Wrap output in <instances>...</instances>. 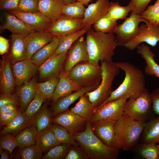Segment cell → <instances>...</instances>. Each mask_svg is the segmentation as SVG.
<instances>
[{"label": "cell", "mask_w": 159, "mask_h": 159, "mask_svg": "<svg viewBox=\"0 0 159 159\" xmlns=\"http://www.w3.org/2000/svg\"><path fill=\"white\" fill-rule=\"evenodd\" d=\"M116 63L124 71L125 77L122 83L103 103L120 98H136L146 89L145 77L140 69L127 62Z\"/></svg>", "instance_id": "6da1fadb"}, {"label": "cell", "mask_w": 159, "mask_h": 159, "mask_svg": "<svg viewBox=\"0 0 159 159\" xmlns=\"http://www.w3.org/2000/svg\"><path fill=\"white\" fill-rule=\"evenodd\" d=\"M86 41L89 55L88 62L99 66V62L112 60L118 46L114 33L94 31L91 28L86 32Z\"/></svg>", "instance_id": "7a4b0ae2"}, {"label": "cell", "mask_w": 159, "mask_h": 159, "mask_svg": "<svg viewBox=\"0 0 159 159\" xmlns=\"http://www.w3.org/2000/svg\"><path fill=\"white\" fill-rule=\"evenodd\" d=\"M73 135L89 159H117L120 149L105 145L94 134L90 122L84 131Z\"/></svg>", "instance_id": "3957f363"}, {"label": "cell", "mask_w": 159, "mask_h": 159, "mask_svg": "<svg viewBox=\"0 0 159 159\" xmlns=\"http://www.w3.org/2000/svg\"><path fill=\"white\" fill-rule=\"evenodd\" d=\"M145 122L135 121L124 115L116 121L114 129L120 149H133L138 144Z\"/></svg>", "instance_id": "277c9868"}, {"label": "cell", "mask_w": 159, "mask_h": 159, "mask_svg": "<svg viewBox=\"0 0 159 159\" xmlns=\"http://www.w3.org/2000/svg\"><path fill=\"white\" fill-rule=\"evenodd\" d=\"M101 64L102 76L100 84L95 90L85 94L95 109L102 104L110 96L113 91V81L119 73L120 69L112 60L101 62Z\"/></svg>", "instance_id": "5b68a950"}, {"label": "cell", "mask_w": 159, "mask_h": 159, "mask_svg": "<svg viewBox=\"0 0 159 159\" xmlns=\"http://www.w3.org/2000/svg\"><path fill=\"white\" fill-rule=\"evenodd\" d=\"M153 112L150 93L146 89L136 98L127 100L123 115L135 121L146 122L153 117Z\"/></svg>", "instance_id": "8992f818"}, {"label": "cell", "mask_w": 159, "mask_h": 159, "mask_svg": "<svg viewBox=\"0 0 159 159\" xmlns=\"http://www.w3.org/2000/svg\"><path fill=\"white\" fill-rule=\"evenodd\" d=\"M69 78L81 87L100 84L102 80L101 66H95L88 62L77 64L69 72Z\"/></svg>", "instance_id": "52a82bcc"}, {"label": "cell", "mask_w": 159, "mask_h": 159, "mask_svg": "<svg viewBox=\"0 0 159 159\" xmlns=\"http://www.w3.org/2000/svg\"><path fill=\"white\" fill-rule=\"evenodd\" d=\"M145 24L149 22L140 14L131 13L130 16L121 24L117 25L114 33L116 34V38L119 46L124 47L131 40L135 38L139 32V25L142 22Z\"/></svg>", "instance_id": "ba28073f"}, {"label": "cell", "mask_w": 159, "mask_h": 159, "mask_svg": "<svg viewBox=\"0 0 159 159\" xmlns=\"http://www.w3.org/2000/svg\"><path fill=\"white\" fill-rule=\"evenodd\" d=\"M127 99L120 98L103 103L94 109L90 123L105 119L116 121L123 115L124 106Z\"/></svg>", "instance_id": "9c48e42d"}, {"label": "cell", "mask_w": 159, "mask_h": 159, "mask_svg": "<svg viewBox=\"0 0 159 159\" xmlns=\"http://www.w3.org/2000/svg\"><path fill=\"white\" fill-rule=\"evenodd\" d=\"M89 55L86 39L83 36L77 39L68 49L63 69L66 73L78 63L88 62Z\"/></svg>", "instance_id": "30bf717a"}, {"label": "cell", "mask_w": 159, "mask_h": 159, "mask_svg": "<svg viewBox=\"0 0 159 159\" xmlns=\"http://www.w3.org/2000/svg\"><path fill=\"white\" fill-rule=\"evenodd\" d=\"M139 27L140 31L135 38L126 44L124 47L132 50L145 42L152 47H155L159 42V26L150 23L142 24Z\"/></svg>", "instance_id": "8fae6325"}, {"label": "cell", "mask_w": 159, "mask_h": 159, "mask_svg": "<svg viewBox=\"0 0 159 159\" xmlns=\"http://www.w3.org/2000/svg\"><path fill=\"white\" fill-rule=\"evenodd\" d=\"M52 123L66 128L72 135L84 131L86 127L85 119L74 113L70 109L56 115L52 118Z\"/></svg>", "instance_id": "7c38bea8"}, {"label": "cell", "mask_w": 159, "mask_h": 159, "mask_svg": "<svg viewBox=\"0 0 159 159\" xmlns=\"http://www.w3.org/2000/svg\"><path fill=\"white\" fill-rule=\"evenodd\" d=\"M116 121L112 119H105L90 123L94 134L105 145L110 148L120 149L114 129Z\"/></svg>", "instance_id": "4fadbf2b"}, {"label": "cell", "mask_w": 159, "mask_h": 159, "mask_svg": "<svg viewBox=\"0 0 159 159\" xmlns=\"http://www.w3.org/2000/svg\"><path fill=\"white\" fill-rule=\"evenodd\" d=\"M83 29L82 20L72 19L62 15L53 22L47 31L54 37H61Z\"/></svg>", "instance_id": "5bb4252c"}, {"label": "cell", "mask_w": 159, "mask_h": 159, "mask_svg": "<svg viewBox=\"0 0 159 159\" xmlns=\"http://www.w3.org/2000/svg\"><path fill=\"white\" fill-rule=\"evenodd\" d=\"M8 12L16 16L36 31H47L53 22L39 11L28 13L14 10Z\"/></svg>", "instance_id": "9a60e30c"}, {"label": "cell", "mask_w": 159, "mask_h": 159, "mask_svg": "<svg viewBox=\"0 0 159 159\" xmlns=\"http://www.w3.org/2000/svg\"><path fill=\"white\" fill-rule=\"evenodd\" d=\"M67 52L53 55L39 67V77L41 80H48L59 77L63 69Z\"/></svg>", "instance_id": "2e32d148"}, {"label": "cell", "mask_w": 159, "mask_h": 159, "mask_svg": "<svg viewBox=\"0 0 159 159\" xmlns=\"http://www.w3.org/2000/svg\"><path fill=\"white\" fill-rule=\"evenodd\" d=\"M39 67L33 63L30 59L27 58L12 64L11 68L16 85L20 86L31 80L38 70Z\"/></svg>", "instance_id": "e0dca14e"}, {"label": "cell", "mask_w": 159, "mask_h": 159, "mask_svg": "<svg viewBox=\"0 0 159 159\" xmlns=\"http://www.w3.org/2000/svg\"><path fill=\"white\" fill-rule=\"evenodd\" d=\"M110 4L109 0H97L89 5L82 20L83 29H89L96 21L107 15Z\"/></svg>", "instance_id": "ac0fdd59"}, {"label": "cell", "mask_w": 159, "mask_h": 159, "mask_svg": "<svg viewBox=\"0 0 159 159\" xmlns=\"http://www.w3.org/2000/svg\"><path fill=\"white\" fill-rule=\"evenodd\" d=\"M100 84H96L80 89L58 99L52 105L51 112L54 116L63 112L68 109L69 107L83 95L95 90Z\"/></svg>", "instance_id": "d6986e66"}, {"label": "cell", "mask_w": 159, "mask_h": 159, "mask_svg": "<svg viewBox=\"0 0 159 159\" xmlns=\"http://www.w3.org/2000/svg\"><path fill=\"white\" fill-rule=\"evenodd\" d=\"M54 37L47 31H36L28 34L25 37L27 58L30 59L35 52L51 42Z\"/></svg>", "instance_id": "ffe728a7"}, {"label": "cell", "mask_w": 159, "mask_h": 159, "mask_svg": "<svg viewBox=\"0 0 159 159\" xmlns=\"http://www.w3.org/2000/svg\"><path fill=\"white\" fill-rule=\"evenodd\" d=\"M8 56L3 57L0 67L1 89L3 94H12L15 84V79Z\"/></svg>", "instance_id": "44dd1931"}, {"label": "cell", "mask_w": 159, "mask_h": 159, "mask_svg": "<svg viewBox=\"0 0 159 159\" xmlns=\"http://www.w3.org/2000/svg\"><path fill=\"white\" fill-rule=\"evenodd\" d=\"M59 80L51 99L52 105L60 98L77 90L81 87L77 84L69 77L63 69L59 75Z\"/></svg>", "instance_id": "7402d4cb"}, {"label": "cell", "mask_w": 159, "mask_h": 159, "mask_svg": "<svg viewBox=\"0 0 159 159\" xmlns=\"http://www.w3.org/2000/svg\"><path fill=\"white\" fill-rule=\"evenodd\" d=\"M1 29H7L12 34H19L26 37L30 33L36 31L14 15L8 12L5 15V20Z\"/></svg>", "instance_id": "603a6c76"}, {"label": "cell", "mask_w": 159, "mask_h": 159, "mask_svg": "<svg viewBox=\"0 0 159 159\" xmlns=\"http://www.w3.org/2000/svg\"><path fill=\"white\" fill-rule=\"evenodd\" d=\"M11 37V47L10 53L8 56L10 63L13 64L27 59L26 37L21 35L12 34Z\"/></svg>", "instance_id": "cb8c5ba5"}, {"label": "cell", "mask_w": 159, "mask_h": 159, "mask_svg": "<svg viewBox=\"0 0 159 159\" xmlns=\"http://www.w3.org/2000/svg\"><path fill=\"white\" fill-rule=\"evenodd\" d=\"M64 5V0H39L38 9L54 22L62 16Z\"/></svg>", "instance_id": "d4e9b609"}, {"label": "cell", "mask_w": 159, "mask_h": 159, "mask_svg": "<svg viewBox=\"0 0 159 159\" xmlns=\"http://www.w3.org/2000/svg\"><path fill=\"white\" fill-rule=\"evenodd\" d=\"M138 53L145 60L146 64L145 73L148 75L154 76L159 78V64L155 62V55L150 47L144 44H140L137 47Z\"/></svg>", "instance_id": "484cf974"}, {"label": "cell", "mask_w": 159, "mask_h": 159, "mask_svg": "<svg viewBox=\"0 0 159 159\" xmlns=\"http://www.w3.org/2000/svg\"><path fill=\"white\" fill-rule=\"evenodd\" d=\"M37 82L34 78L20 86L17 91L20 102V110L24 112L34 97L37 92Z\"/></svg>", "instance_id": "4316f807"}, {"label": "cell", "mask_w": 159, "mask_h": 159, "mask_svg": "<svg viewBox=\"0 0 159 159\" xmlns=\"http://www.w3.org/2000/svg\"><path fill=\"white\" fill-rule=\"evenodd\" d=\"M33 119L26 115L20 110L18 114L0 132L1 136L7 133L15 136L25 128L33 124Z\"/></svg>", "instance_id": "83f0119b"}, {"label": "cell", "mask_w": 159, "mask_h": 159, "mask_svg": "<svg viewBox=\"0 0 159 159\" xmlns=\"http://www.w3.org/2000/svg\"><path fill=\"white\" fill-rule=\"evenodd\" d=\"M140 139L141 143H159V116L145 122Z\"/></svg>", "instance_id": "f1b7e54d"}, {"label": "cell", "mask_w": 159, "mask_h": 159, "mask_svg": "<svg viewBox=\"0 0 159 159\" xmlns=\"http://www.w3.org/2000/svg\"><path fill=\"white\" fill-rule=\"evenodd\" d=\"M60 143L55 135L52 125L37 133L35 144L44 152H47L54 147Z\"/></svg>", "instance_id": "f546056e"}, {"label": "cell", "mask_w": 159, "mask_h": 159, "mask_svg": "<svg viewBox=\"0 0 159 159\" xmlns=\"http://www.w3.org/2000/svg\"><path fill=\"white\" fill-rule=\"evenodd\" d=\"M60 37H54L50 42L35 52L30 59L34 63L39 66L54 55L59 42Z\"/></svg>", "instance_id": "4dcf8cb0"}, {"label": "cell", "mask_w": 159, "mask_h": 159, "mask_svg": "<svg viewBox=\"0 0 159 159\" xmlns=\"http://www.w3.org/2000/svg\"><path fill=\"white\" fill-rule=\"evenodd\" d=\"M94 109L92 103L85 94L81 96L75 105L70 109L74 113L90 122L92 117Z\"/></svg>", "instance_id": "1f68e13d"}, {"label": "cell", "mask_w": 159, "mask_h": 159, "mask_svg": "<svg viewBox=\"0 0 159 159\" xmlns=\"http://www.w3.org/2000/svg\"><path fill=\"white\" fill-rule=\"evenodd\" d=\"M52 114L45 103L32 117L33 125L37 128L38 132L50 126L52 123Z\"/></svg>", "instance_id": "d6a6232c"}, {"label": "cell", "mask_w": 159, "mask_h": 159, "mask_svg": "<svg viewBox=\"0 0 159 159\" xmlns=\"http://www.w3.org/2000/svg\"><path fill=\"white\" fill-rule=\"evenodd\" d=\"M37 129L33 125L21 131L15 136L17 147L20 148L35 144Z\"/></svg>", "instance_id": "836d02e7"}, {"label": "cell", "mask_w": 159, "mask_h": 159, "mask_svg": "<svg viewBox=\"0 0 159 159\" xmlns=\"http://www.w3.org/2000/svg\"><path fill=\"white\" fill-rule=\"evenodd\" d=\"M137 157L143 159H158L157 144L153 143L138 144L133 149Z\"/></svg>", "instance_id": "e575fe53"}, {"label": "cell", "mask_w": 159, "mask_h": 159, "mask_svg": "<svg viewBox=\"0 0 159 159\" xmlns=\"http://www.w3.org/2000/svg\"><path fill=\"white\" fill-rule=\"evenodd\" d=\"M89 29H83L70 35L59 37V44L54 55L67 52L72 44L86 33Z\"/></svg>", "instance_id": "d590c367"}, {"label": "cell", "mask_w": 159, "mask_h": 159, "mask_svg": "<svg viewBox=\"0 0 159 159\" xmlns=\"http://www.w3.org/2000/svg\"><path fill=\"white\" fill-rule=\"evenodd\" d=\"M84 5L77 1L71 4H64L62 10V15L72 19L82 20L86 9Z\"/></svg>", "instance_id": "8d00e7d4"}, {"label": "cell", "mask_w": 159, "mask_h": 159, "mask_svg": "<svg viewBox=\"0 0 159 159\" xmlns=\"http://www.w3.org/2000/svg\"><path fill=\"white\" fill-rule=\"evenodd\" d=\"M130 11L131 9L128 4L127 6H122L120 5L118 2H110L107 15L116 21L118 19L125 20Z\"/></svg>", "instance_id": "74e56055"}, {"label": "cell", "mask_w": 159, "mask_h": 159, "mask_svg": "<svg viewBox=\"0 0 159 159\" xmlns=\"http://www.w3.org/2000/svg\"><path fill=\"white\" fill-rule=\"evenodd\" d=\"M117 25V21L106 15L96 21L92 25L95 31L106 33H114Z\"/></svg>", "instance_id": "f35d334b"}, {"label": "cell", "mask_w": 159, "mask_h": 159, "mask_svg": "<svg viewBox=\"0 0 159 159\" xmlns=\"http://www.w3.org/2000/svg\"><path fill=\"white\" fill-rule=\"evenodd\" d=\"M59 80V77L50 78L45 82L37 83V89L46 100L52 98Z\"/></svg>", "instance_id": "ab89813d"}, {"label": "cell", "mask_w": 159, "mask_h": 159, "mask_svg": "<svg viewBox=\"0 0 159 159\" xmlns=\"http://www.w3.org/2000/svg\"><path fill=\"white\" fill-rule=\"evenodd\" d=\"M52 126L55 135L61 143H68L72 145L79 146L73 135L62 126L52 123Z\"/></svg>", "instance_id": "60d3db41"}, {"label": "cell", "mask_w": 159, "mask_h": 159, "mask_svg": "<svg viewBox=\"0 0 159 159\" xmlns=\"http://www.w3.org/2000/svg\"><path fill=\"white\" fill-rule=\"evenodd\" d=\"M71 145L66 143H61L57 145L47 152L42 159H64Z\"/></svg>", "instance_id": "b9f144b4"}, {"label": "cell", "mask_w": 159, "mask_h": 159, "mask_svg": "<svg viewBox=\"0 0 159 159\" xmlns=\"http://www.w3.org/2000/svg\"><path fill=\"white\" fill-rule=\"evenodd\" d=\"M43 152L39 147L35 144L20 148L19 154L21 159H41Z\"/></svg>", "instance_id": "7bdbcfd3"}, {"label": "cell", "mask_w": 159, "mask_h": 159, "mask_svg": "<svg viewBox=\"0 0 159 159\" xmlns=\"http://www.w3.org/2000/svg\"><path fill=\"white\" fill-rule=\"evenodd\" d=\"M140 15L149 22L159 26V0L148 6Z\"/></svg>", "instance_id": "ee69618b"}, {"label": "cell", "mask_w": 159, "mask_h": 159, "mask_svg": "<svg viewBox=\"0 0 159 159\" xmlns=\"http://www.w3.org/2000/svg\"><path fill=\"white\" fill-rule=\"evenodd\" d=\"M46 100L37 89L36 95L26 109L24 113L30 118H32L41 107Z\"/></svg>", "instance_id": "f6af8a7d"}, {"label": "cell", "mask_w": 159, "mask_h": 159, "mask_svg": "<svg viewBox=\"0 0 159 159\" xmlns=\"http://www.w3.org/2000/svg\"><path fill=\"white\" fill-rule=\"evenodd\" d=\"M39 1V0H20L18 7L15 10L28 13L38 12Z\"/></svg>", "instance_id": "bcb514c9"}, {"label": "cell", "mask_w": 159, "mask_h": 159, "mask_svg": "<svg viewBox=\"0 0 159 159\" xmlns=\"http://www.w3.org/2000/svg\"><path fill=\"white\" fill-rule=\"evenodd\" d=\"M0 146L3 149L9 151L12 157V153L17 145L15 136L11 133H7L1 136Z\"/></svg>", "instance_id": "7dc6e473"}, {"label": "cell", "mask_w": 159, "mask_h": 159, "mask_svg": "<svg viewBox=\"0 0 159 159\" xmlns=\"http://www.w3.org/2000/svg\"><path fill=\"white\" fill-rule=\"evenodd\" d=\"M64 159H88L86 154L80 146L71 145Z\"/></svg>", "instance_id": "c3c4849f"}, {"label": "cell", "mask_w": 159, "mask_h": 159, "mask_svg": "<svg viewBox=\"0 0 159 159\" xmlns=\"http://www.w3.org/2000/svg\"><path fill=\"white\" fill-rule=\"evenodd\" d=\"M152 0H131L128 4L130 6L131 13L140 14L148 7Z\"/></svg>", "instance_id": "681fc988"}, {"label": "cell", "mask_w": 159, "mask_h": 159, "mask_svg": "<svg viewBox=\"0 0 159 159\" xmlns=\"http://www.w3.org/2000/svg\"><path fill=\"white\" fill-rule=\"evenodd\" d=\"M19 110H12L0 113V125L5 126L9 124L17 116Z\"/></svg>", "instance_id": "f907efd6"}, {"label": "cell", "mask_w": 159, "mask_h": 159, "mask_svg": "<svg viewBox=\"0 0 159 159\" xmlns=\"http://www.w3.org/2000/svg\"><path fill=\"white\" fill-rule=\"evenodd\" d=\"M20 0H0V9L8 11L16 10Z\"/></svg>", "instance_id": "816d5d0a"}, {"label": "cell", "mask_w": 159, "mask_h": 159, "mask_svg": "<svg viewBox=\"0 0 159 159\" xmlns=\"http://www.w3.org/2000/svg\"><path fill=\"white\" fill-rule=\"evenodd\" d=\"M19 100L18 95L3 94L0 97V107L4 105L7 104H12L18 105Z\"/></svg>", "instance_id": "f5cc1de1"}, {"label": "cell", "mask_w": 159, "mask_h": 159, "mask_svg": "<svg viewBox=\"0 0 159 159\" xmlns=\"http://www.w3.org/2000/svg\"><path fill=\"white\" fill-rule=\"evenodd\" d=\"M150 95L153 112L159 116V87L153 90Z\"/></svg>", "instance_id": "db71d44e"}, {"label": "cell", "mask_w": 159, "mask_h": 159, "mask_svg": "<svg viewBox=\"0 0 159 159\" xmlns=\"http://www.w3.org/2000/svg\"><path fill=\"white\" fill-rule=\"evenodd\" d=\"M9 47V40L1 36H0V54L3 55L8 51Z\"/></svg>", "instance_id": "11a10c76"}, {"label": "cell", "mask_w": 159, "mask_h": 159, "mask_svg": "<svg viewBox=\"0 0 159 159\" xmlns=\"http://www.w3.org/2000/svg\"><path fill=\"white\" fill-rule=\"evenodd\" d=\"M17 106V105L12 104L4 105L0 107V113L12 110H18Z\"/></svg>", "instance_id": "9f6ffc18"}, {"label": "cell", "mask_w": 159, "mask_h": 159, "mask_svg": "<svg viewBox=\"0 0 159 159\" xmlns=\"http://www.w3.org/2000/svg\"><path fill=\"white\" fill-rule=\"evenodd\" d=\"M0 159H10L12 158L9 150L3 149L1 146L0 149Z\"/></svg>", "instance_id": "6f0895ef"}, {"label": "cell", "mask_w": 159, "mask_h": 159, "mask_svg": "<svg viewBox=\"0 0 159 159\" xmlns=\"http://www.w3.org/2000/svg\"><path fill=\"white\" fill-rule=\"evenodd\" d=\"M64 4H68L73 3L77 0H64Z\"/></svg>", "instance_id": "680465c9"}, {"label": "cell", "mask_w": 159, "mask_h": 159, "mask_svg": "<svg viewBox=\"0 0 159 159\" xmlns=\"http://www.w3.org/2000/svg\"><path fill=\"white\" fill-rule=\"evenodd\" d=\"M92 0H77V1L80 2L84 5H86Z\"/></svg>", "instance_id": "91938a15"}, {"label": "cell", "mask_w": 159, "mask_h": 159, "mask_svg": "<svg viewBox=\"0 0 159 159\" xmlns=\"http://www.w3.org/2000/svg\"><path fill=\"white\" fill-rule=\"evenodd\" d=\"M157 147L158 151V159H159V143L157 144Z\"/></svg>", "instance_id": "94428289"}, {"label": "cell", "mask_w": 159, "mask_h": 159, "mask_svg": "<svg viewBox=\"0 0 159 159\" xmlns=\"http://www.w3.org/2000/svg\"></svg>", "instance_id": "6125c7cd"}]
</instances>
